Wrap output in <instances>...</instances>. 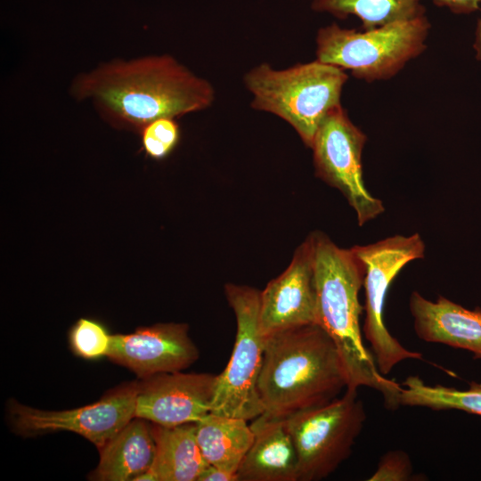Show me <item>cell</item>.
<instances>
[{"label": "cell", "instance_id": "1", "mask_svg": "<svg viewBox=\"0 0 481 481\" xmlns=\"http://www.w3.org/2000/svg\"><path fill=\"white\" fill-rule=\"evenodd\" d=\"M70 93L90 100L111 126L139 133L155 119L200 111L215 100L210 82L168 54L102 62L76 76Z\"/></svg>", "mask_w": 481, "mask_h": 481}, {"label": "cell", "instance_id": "2", "mask_svg": "<svg viewBox=\"0 0 481 481\" xmlns=\"http://www.w3.org/2000/svg\"><path fill=\"white\" fill-rule=\"evenodd\" d=\"M311 237L316 323L338 347L347 376L346 387L373 388L381 394L386 407L398 408L402 385L379 371L362 338L360 315L363 307L359 291L365 276L363 263L353 248H339L322 232H313Z\"/></svg>", "mask_w": 481, "mask_h": 481}, {"label": "cell", "instance_id": "3", "mask_svg": "<svg viewBox=\"0 0 481 481\" xmlns=\"http://www.w3.org/2000/svg\"><path fill=\"white\" fill-rule=\"evenodd\" d=\"M346 387L338 347L317 323L265 338L257 384L263 413L287 418L330 402Z\"/></svg>", "mask_w": 481, "mask_h": 481}, {"label": "cell", "instance_id": "4", "mask_svg": "<svg viewBox=\"0 0 481 481\" xmlns=\"http://www.w3.org/2000/svg\"><path fill=\"white\" fill-rule=\"evenodd\" d=\"M348 76L337 66L315 60L284 69L263 62L244 76L251 107L273 113L289 123L311 148L327 115L340 104Z\"/></svg>", "mask_w": 481, "mask_h": 481}, {"label": "cell", "instance_id": "5", "mask_svg": "<svg viewBox=\"0 0 481 481\" xmlns=\"http://www.w3.org/2000/svg\"><path fill=\"white\" fill-rule=\"evenodd\" d=\"M429 29L426 15L362 31L332 23L317 32L316 60L367 82L388 79L425 50Z\"/></svg>", "mask_w": 481, "mask_h": 481}, {"label": "cell", "instance_id": "6", "mask_svg": "<svg viewBox=\"0 0 481 481\" xmlns=\"http://www.w3.org/2000/svg\"><path fill=\"white\" fill-rule=\"evenodd\" d=\"M226 299L236 318V336L224 370L216 375L210 412L252 420L264 412L258 394L265 338L259 327L257 289L227 283Z\"/></svg>", "mask_w": 481, "mask_h": 481}, {"label": "cell", "instance_id": "7", "mask_svg": "<svg viewBox=\"0 0 481 481\" xmlns=\"http://www.w3.org/2000/svg\"><path fill=\"white\" fill-rule=\"evenodd\" d=\"M298 459V481L322 480L351 454L363 430L366 412L357 388L287 418Z\"/></svg>", "mask_w": 481, "mask_h": 481}, {"label": "cell", "instance_id": "8", "mask_svg": "<svg viewBox=\"0 0 481 481\" xmlns=\"http://www.w3.org/2000/svg\"><path fill=\"white\" fill-rule=\"evenodd\" d=\"M364 265L365 319L363 332L370 343L379 371L387 375L395 365L422 355L405 348L384 323L385 300L389 286L402 268L424 257L425 244L415 233L395 235L372 244L353 247Z\"/></svg>", "mask_w": 481, "mask_h": 481}, {"label": "cell", "instance_id": "9", "mask_svg": "<svg viewBox=\"0 0 481 481\" xmlns=\"http://www.w3.org/2000/svg\"><path fill=\"white\" fill-rule=\"evenodd\" d=\"M367 137L341 105L324 118L314 138V165L318 177L338 189L356 213L359 225L385 210L383 203L366 189L362 154Z\"/></svg>", "mask_w": 481, "mask_h": 481}, {"label": "cell", "instance_id": "10", "mask_svg": "<svg viewBox=\"0 0 481 481\" xmlns=\"http://www.w3.org/2000/svg\"><path fill=\"white\" fill-rule=\"evenodd\" d=\"M137 386H121L96 403L66 411H43L15 403L11 405L12 423L22 434L75 432L99 449L135 418Z\"/></svg>", "mask_w": 481, "mask_h": 481}, {"label": "cell", "instance_id": "11", "mask_svg": "<svg viewBox=\"0 0 481 481\" xmlns=\"http://www.w3.org/2000/svg\"><path fill=\"white\" fill-rule=\"evenodd\" d=\"M316 323L314 245L311 234L296 249L291 263L259 293V327L265 338Z\"/></svg>", "mask_w": 481, "mask_h": 481}, {"label": "cell", "instance_id": "12", "mask_svg": "<svg viewBox=\"0 0 481 481\" xmlns=\"http://www.w3.org/2000/svg\"><path fill=\"white\" fill-rule=\"evenodd\" d=\"M216 375L181 371L157 374L137 383L135 418L172 427L195 423L210 412Z\"/></svg>", "mask_w": 481, "mask_h": 481}, {"label": "cell", "instance_id": "13", "mask_svg": "<svg viewBox=\"0 0 481 481\" xmlns=\"http://www.w3.org/2000/svg\"><path fill=\"white\" fill-rule=\"evenodd\" d=\"M185 323H158L130 334L111 335L107 355L143 379L157 374L181 371L199 358V350Z\"/></svg>", "mask_w": 481, "mask_h": 481}, {"label": "cell", "instance_id": "14", "mask_svg": "<svg viewBox=\"0 0 481 481\" xmlns=\"http://www.w3.org/2000/svg\"><path fill=\"white\" fill-rule=\"evenodd\" d=\"M409 306L420 339L465 349L481 359L480 308L471 311L443 296L431 301L417 291L412 293Z\"/></svg>", "mask_w": 481, "mask_h": 481}, {"label": "cell", "instance_id": "15", "mask_svg": "<svg viewBox=\"0 0 481 481\" xmlns=\"http://www.w3.org/2000/svg\"><path fill=\"white\" fill-rule=\"evenodd\" d=\"M250 427L254 440L238 469V481H298V453L286 419L262 413Z\"/></svg>", "mask_w": 481, "mask_h": 481}, {"label": "cell", "instance_id": "16", "mask_svg": "<svg viewBox=\"0 0 481 481\" xmlns=\"http://www.w3.org/2000/svg\"><path fill=\"white\" fill-rule=\"evenodd\" d=\"M132 419L122 429L99 448L100 461L90 479L128 481L151 469L156 444L152 424Z\"/></svg>", "mask_w": 481, "mask_h": 481}, {"label": "cell", "instance_id": "17", "mask_svg": "<svg viewBox=\"0 0 481 481\" xmlns=\"http://www.w3.org/2000/svg\"><path fill=\"white\" fill-rule=\"evenodd\" d=\"M156 452L150 470L136 480L197 481L209 465L203 457L196 437V422L172 427L152 423Z\"/></svg>", "mask_w": 481, "mask_h": 481}, {"label": "cell", "instance_id": "18", "mask_svg": "<svg viewBox=\"0 0 481 481\" xmlns=\"http://www.w3.org/2000/svg\"><path fill=\"white\" fill-rule=\"evenodd\" d=\"M196 437L209 465L237 474L254 432L246 420L208 412L196 422Z\"/></svg>", "mask_w": 481, "mask_h": 481}, {"label": "cell", "instance_id": "19", "mask_svg": "<svg viewBox=\"0 0 481 481\" xmlns=\"http://www.w3.org/2000/svg\"><path fill=\"white\" fill-rule=\"evenodd\" d=\"M311 7L341 20L354 15L364 30L425 15L421 0H312Z\"/></svg>", "mask_w": 481, "mask_h": 481}, {"label": "cell", "instance_id": "20", "mask_svg": "<svg viewBox=\"0 0 481 481\" xmlns=\"http://www.w3.org/2000/svg\"><path fill=\"white\" fill-rule=\"evenodd\" d=\"M402 385L400 405L435 411L461 410L481 416V383L471 382L460 390L443 385H428L418 376H409Z\"/></svg>", "mask_w": 481, "mask_h": 481}, {"label": "cell", "instance_id": "21", "mask_svg": "<svg viewBox=\"0 0 481 481\" xmlns=\"http://www.w3.org/2000/svg\"><path fill=\"white\" fill-rule=\"evenodd\" d=\"M111 335L98 322L81 318L69 332L70 346L74 353L86 359L107 356Z\"/></svg>", "mask_w": 481, "mask_h": 481}, {"label": "cell", "instance_id": "22", "mask_svg": "<svg viewBox=\"0 0 481 481\" xmlns=\"http://www.w3.org/2000/svg\"><path fill=\"white\" fill-rule=\"evenodd\" d=\"M140 134L146 155L157 160L169 155L180 138L179 126L171 118L153 120Z\"/></svg>", "mask_w": 481, "mask_h": 481}, {"label": "cell", "instance_id": "23", "mask_svg": "<svg viewBox=\"0 0 481 481\" xmlns=\"http://www.w3.org/2000/svg\"><path fill=\"white\" fill-rule=\"evenodd\" d=\"M412 474V464L409 455L402 450H392L380 459L369 481H406Z\"/></svg>", "mask_w": 481, "mask_h": 481}, {"label": "cell", "instance_id": "24", "mask_svg": "<svg viewBox=\"0 0 481 481\" xmlns=\"http://www.w3.org/2000/svg\"><path fill=\"white\" fill-rule=\"evenodd\" d=\"M441 7H446L457 14L471 13L479 9L481 0H432Z\"/></svg>", "mask_w": 481, "mask_h": 481}, {"label": "cell", "instance_id": "25", "mask_svg": "<svg viewBox=\"0 0 481 481\" xmlns=\"http://www.w3.org/2000/svg\"><path fill=\"white\" fill-rule=\"evenodd\" d=\"M197 481H238V476L220 468L208 465Z\"/></svg>", "mask_w": 481, "mask_h": 481}, {"label": "cell", "instance_id": "26", "mask_svg": "<svg viewBox=\"0 0 481 481\" xmlns=\"http://www.w3.org/2000/svg\"><path fill=\"white\" fill-rule=\"evenodd\" d=\"M473 48L475 50L476 59L481 61V18L477 24Z\"/></svg>", "mask_w": 481, "mask_h": 481}]
</instances>
